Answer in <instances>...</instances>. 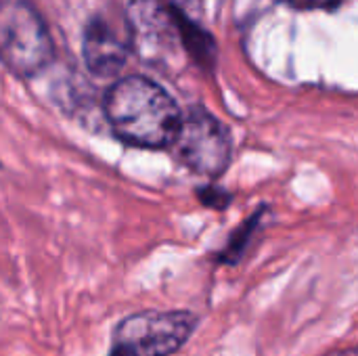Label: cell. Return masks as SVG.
<instances>
[{"instance_id": "4", "label": "cell", "mask_w": 358, "mask_h": 356, "mask_svg": "<svg viewBox=\"0 0 358 356\" xmlns=\"http://www.w3.org/2000/svg\"><path fill=\"white\" fill-rule=\"evenodd\" d=\"M172 157L195 174L218 178L231 164V134L227 126L206 111L203 107H191L180 113L178 128L168 145Z\"/></svg>"}, {"instance_id": "6", "label": "cell", "mask_w": 358, "mask_h": 356, "mask_svg": "<svg viewBox=\"0 0 358 356\" xmlns=\"http://www.w3.org/2000/svg\"><path fill=\"white\" fill-rule=\"evenodd\" d=\"M130 42L117 34V29L103 17H92L84 27L82 55L90 73L99 78H111L126 65Z\"/></svg>"}, {"instance_id": "1", "label": "cell", "mask_w": 358, "mask_h": 356, "mask_svg": "<svg viewBox=\"0 0 358 356\" xmlns=\"http://www.w3.org/2000/svg\"><path fill=\"white\" fill-rule=\"evenodd\" d=\"M105 118L122 143L141 149H168L180 122V109L157 82L128 76L107 90Z\"/></svg>"}, {"instance_id": "8", "label": "cell", "mask_w": 358, "mask_h": 356, "mask_svg": "<svg viewBox=\"0 0 358 356\" xmlns=\"http://www.w3.org/2000/svg\"><path fill=\"white\" fill-rule=\"evenodd\" d=\"M199 199L206 206H212V208H227L229 201H231L229 193H224L222 189H216V187H203L199 191Z\"/></svg>"}, {"instance_id": "3", "label": "cell", "mask_w": 358, "mask_h": 356, "mask_svg": "<svg viewBox=\"0 0 358 356\" xmlns=\"http://www.w3.org/2000/svg\"><path fill=\"white\" fill-rule=\"evenodd\" d=\"M55 44L40 13L27 0H0V63L19 78L50 65Z\"/></svg>"}, {"instance_id": "9", "label": "cell", "mask_w": 358, "mask_h": 356, "mask_svg": "<svg viewBox=\"0 0 358 356\" xmlns=\"http://www.w3.org/2000/svg\"><path fill=\"white\" fill-rule=\"evenodd\" d=\"M292 6L302 8V10H323V8H334L342 0H287Z\"/></svg>"}, {"instance_id": "5", "label": "cell", "mask_w": 358, "mask_h": 356, "mask_svg": "<svg viewBox=\"0 0 358 356\" xmlns=\"http://www.w3.org/2000/svg\"><path fill=\"white\" fill-rule=\"evenodd\" d=\"M197 327V317L187 311H145L126 317L113 334L109 356H172Z\"/></svg>"}, {"instance_id": "2", "label": "cell", "mask_w": 358, "mask_h": 356, "mask_svg": "<svg viewBox=\"0 0 358 356\" xmlns=\"http://www.w3.org/2000/svg\"><path fill=\"white\" fill-rule=\"evenodd\" d=\"M128 42L151 65H174L199 46L203 34L191 19L164 0H132L126 8Z\"/></svg>"}, {"instance_id": "7", "label": "cell", "mask_w": 358, "mask_h": 356, "mask_svg": "<svg viewBox=\"0 0 358 356\" xmlns=\"http://www.w3.org/2000/svg\"><path fill=\"white\" fill-rule=\"evenodd\" d=\"M266 212V208L264 210H260V212H256L252 218H248L233 235H231V239H229V243H227V248L220 252V256H218V260L220 262H224V264H235V262H239L241 260V256H243V252H245V248H248V243L254 239V235H256V231H258V227L262 225V214Z\"/></svg>"}]
</instances>
